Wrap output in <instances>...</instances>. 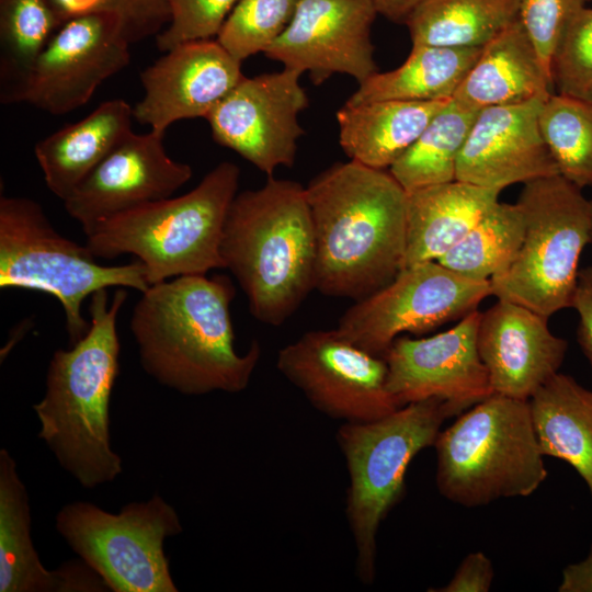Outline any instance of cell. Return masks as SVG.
Returning a JSON list of instances; mask_svg holds the SVG:
<instances>
[{
  "label": "cell",
  "instance_id": "b9f144b4",
  "mask_svg": "<svg viewBox=\"0 0 592 592\" xmlns=\"http://www.w3.org/2000/svg\"><path fill=\"white\" fill-rule=\"evenodd\" d=\"M590 212H591V243H592V200H590Z\"/></svg>",
  "mask_w": 592,
  "mask_h": 592
},
{
  "label": "cell",
  "instance_id": "ac0fdd59",
  "mask_svg": "<svg viewBox=\"0 0 592 592\" xmlns=\"http://www.w3.org/2000/svg\"><path fill=\"white\" fill-rule=\"evenodd\" d=\"M241 65L216 38L177 45L140 73L133 118L163 134L178 121L206 118L244 77Z\"/></svg>",
  "mask_w": 592,
  "mask_h": 592
},
{
  "label": "cell",
  "instance_id": "ffe728a7",
  "mask_svg": "<svg viewBox=\"0 0 592 592\" xmlns=\"http://www.w3.org/2000/svg\"><path fill=\"white\" fill-rule=\"evenodd\" d=\"M567 348L548 318L520 304L498 299L480 315L477 349L493 394L530 400L559 373Z\"/></svg>",
  "mask_w": 592,
  "mask_h": 592
},
{
  "label": "cell",
  "instance_id": "ab89813d",
  "mask_svg": "<svg viewBox=\"0 0 592 592\" xmlns=\"http://www.w3.org/2000/svg\"><path fill=\"white\" fill-rule=\"evenodd\" d=\"M559 592H592V545L588 556L568 565L562 571Z\"/></svg>",
  "mask_w": 592,
  "mask_h": 592
},
{
  "label": "cell",
  "instance_id": "83f0119b",
  "mask_svg": "<svg viewBox=\"0 0 592 592\" xmlns=\"http://www.w3.org/2000/svg\"><path fill=\"white\" fill-rule=\"evenodd\" d=\"M524 0H423L408 16L412 45L483 47L520 19Z\"/></svg>",
  "mask_w": 592,
  "mask_h": 592
},
{
  "label": "cell",
  "instance_id": "277c9868",
  "mask_svg": "<svg viewBox=\"0 0 592 592\" xmlns=\"http://www.w3.org/2000/svg\"><path fill=\"white\" fill-rule=\"evenodd\" d=\"M220 254L244 292L250 314L281 326L316 283V244L306 189L267 177L263 186L235 196Z\"/></svg>",
  "mask_w": 592,
  "mask_h": 592
},
{
  "label": "cell",
  "instance_id": "cb8c5ba5",
  "mask_svg": "<svg viewBox=\"0 0 592 592\" xmlns=\"http://www.w3.org/2000/svg\"><path fill=\"white\" fill-rule=\"evenodd\" d=\"M133 107L123 99L100 104L81 121L65 125L35 145L48 190L66 200L132 130Z\"/></svg>",
  "mask_w": 592,
  "mask_h": 592
},
{
  "label": "cell",
  "instance_id": "603a6c76",
  "mask_svg": "<svg viewBox=\"0 0 592 592\" xmlns=\"http://www.w3.org/2000/svg\"><path fill=\"white\" fill-rule=\"evenodd\" d=\"M500 193L459 180L407 192L402 269L439 261L499 202Z\"/></svg>",
  "mask_w": 592,
  "mask_h": 592
},
{
  "label": "cell",
  "instance_id": "e0dca14e",
  "mask_svg": "<svg viewBox=\"0 0 592 592\" xmlns=\"http://www.w3.org/2000/svg\"><path fill=\"white\" fill-rule=\"evenodd\" d=\"M163 136L132 132L62 201L84 234L114 215L172 196L192 178L190 164L168 156Z\"/></svg>",
  "mask_w": 592,
  "mask_h": 592
},
{
  "label": "cell",
  "instance_id": "d4e9b609",
  "mask_svg": "<svg viewBox=\"0 0 592 592\" xmlns=\"http://www.w3.org/2000/svg\"><path fill=\"white\" fill-rule=\"evenodd\" d=\"M448 101L345 102L337 112L340 146L350 160L389 169Z\"/></svg>",
  "mask_w": 592,
  "mask_h": 592
},
{
  "label": "cell",
  "instance_id": "ba28073f",
  "mask_svg": "<svg viewBox=\"0 0 592 592\" xmlns=\"http://www.w3.org/2000/svg\"><path fill=\"white\" fill-rule=\"evenodd\" d=\"M143 293L150 284L144 264L104 265L87 244L59 234L32 198H0V287L47 293L60 303L70 344L89 330L82 304L107 287Z\"/></svg>",
  "mask_w": 592,
  "mask_h": 592
},
{
  "label": "cell",
  "instance_id": "6da1fadb",
  "mask_svg": "<svg viewBox=\"0 0 592 592\" xmlns=\"http://www.w3.org/2000/svg\"><path fill=\"white\" fill-rule=\"evenodd\" d=\"M229 277L182 275L141 293L130 318L144 371L182 395L244 390L261 357L253 341L244 354L235 348Z\"/></svg>",
  "mask_w": 592,
  "mask_h": 592
},
{
  "label": "cell",
  "instance_id": "8fae6325",
  "mask_svg": "<svg viewBox=\"0 0 592 592\" xmlns=\"http://www.w3.org/2000/svg\"><path fill=\"white\" fill-rule=\"evenodd\" d=\"M492 295L490 281L463 276L437 261L401 269L386 286L355 301L337 330L360 349L384 357L399 334H423L460 320Z\"/></svg>",
  "mask_w": 592,
  "mask_h": 592
},
{
  "label": "cell",
  "instance_id": "3957f363",
  "mask_svg": "<svg viewBox=\"0 0 592 592\" xmlns=\"http://www.w3.org/2000/svg\"><path fill=\"white\" fill-rule=\"evenodd\" d=\"M126 298L124 287L111 301L107 289L91 296L88 332L70 349L54 352L45 394L33 406L38 437L88 489L111 482L122 473V459L111 445L110 401L119 373L116 321Z\"/></svg>",
  "mask_w": 592,
  "mask_h": 592
},
{
  "label": "cell",
  "instance_id": "7402d4cb",
  "mask_svg": "<svg viewBox=\"0 0 592 592\" xmlns=\"http://www.w3.org/2000/svg\"><path fill=\"white\" fill-rule=\"evenodd\" d=\"M553 92V77L517 19L481 48L452 99L480 111L546 99Z\"/></svg>",
  "mask_w": 592,
  "mask_h": 592
},
{
  "label": "cell",
  "instance_id": "484cf974",
  "mask_svg": "<svg viewBox=\"0 0 592 592\" xmlns=\"http://www.w3.org/2000/svg\"><path fill=\"white\" fill-rule=\"evenodd\" d=\"M530 407L543 456L571 465L592 497V390L557 373L530 398Z\"/></svg>",
  "mask_w": 592,
  "mask_h": 592
},
{
  "label": "cell",
  "instance_id": "7a4b0ae2",
  "mask_svg": "<svg viewBox=\"0 0 592 592\" xmlns=\"http://www.w3.org/2000/svg\"><path fill=\"white\" fill-rule=\"evenodd\" d=\"M316 244L315 289L361 300L402 269L407 191L392 174L337 162L305 187Z\"/></svg>",
  "mask_w": 592,
  "mask_h": 592
},
{
  "label": "cell",
  "instance_id": "f35d334b",
  "mask_svg": "<svg viewBox=\"0 0 592 592\" xmlns=\"http://www.w3.org/2000/svg\"><path fill=\"white\" fill-rule=\"evenodd\" d=\"M571 307L578 314L577 341L592 369V266L579 271Z\"/></svg>",
  "mask_w": 592,
  "mask_h": 592
},
{
  "label": "cell",
  "instance_id": "4dcf8cb0",
  "mask_svg": "<svg viewBox=\"0 0 592 592\" xmlns=\"http://www.w3.org/2000/svg\"><path fill=\"white\" fill-rule=\"evenodd\" d=\"M525 229L521 207L496 203L477 225L437 262L473 280L490 281L515 259Z\"/></svg>",
  "mask_w": 592,
  "mask_h": 592
},
{
  "label": "cell",
  "instance_id": "9a60e30c",
  "mask_svg": "<svg viewBox=\"0 0 592 592\" xmlns=\"http://www.w3.org/2000/svg\"><path fill=\"white\" fill-rule=\"evenodd\" d=\"M377 15L369 0H300L264 55L284 68L308 72L316 86L335 73L360 84L378 71L371 38Z\"/></svg>",
  "mask_w": 592,
  "mask_h": 592
},
{
  "label": "cell",
  "instance_id": "74e56055",
  "mask_svg": "<svg viewBox=\"0 0 592 592\" xmlns=\"http://www.w3.org/2000/svg\"><path fill=\"white\" fill-rule=\"evenodd\" d=\"M494 577L492 561L482 551L468 554L459 563L452 579L436 592H488Z\"/></svg>",
  "mask_w": 592,
  "mask_h": 592
},
{
  "label": "cell",
  "instance_id": "60d3db41",
  "mask_svg": "<svg viewBox=\"0 0 592 592\" xmlns=\"http://www.w3.org/2000/svg\"><path fill=\"white\" fill-rule=\"evenodd\" d=\"M378 15L394 23L405 24L411 12L423 0H369Z\"/></svg>",
  "mask_w": 592,
  "mask_h": 592
},
{
  "label": "cell",
  "instance_id": "4316f807",
  "mask_svg": "<svg viewBox=\"0 0 592 592\" xmlns=\"http://www.w3.org/2000/svg\"><path fill=\"white\" fill-rule=\"evenodd\" d=\"M481 48L412 45L407 59L398 68L372 75L358 84L346 103L451 100Z\"/></svg>",
  "mask_w": 592,
  "mask_h": 592
},
{
  "label": "cell",
  "instance_id": "5b68a950",
  "mask_svg": "<svg viewBox=\"0 0 592 592\" xmlns=\"http://www.w3.org/2000/svg\"><path fill=\"white\" fill-rule=\"evenodd\" d=\"M240 170L223 161L190 192L143 204L98 223L87 247L98 259L133 254L150 285L224 269V226L237 195Z\"/></svg>",
  "mask_w": 592,
  "mask_h": 592
},
{
  "label": "cell",
  "instance_id": "d6a6232c",
  "mask_svg": "<svg viewBox=\"0 0 592 592\" xmlns=\"http://www.w3.org/2000/svg\"><path fill=\"white\" fill-rule=\"evenodd\" d=\"M300 0H239L216 39L238 60L264 53L291 23Z\"/></svg>",
  "mask_w": 592,
  "mask_h": 592
},
{
  "label": "cell",
  "instance_id": "d6986e66",
  "mask_svg": "<svg viewBox=\"0 0 592 592\" xmlns=\"http://www.w3.org/2000/svg\"><path fill=\"white\" fill-rule=\"evenodd\" d=\"M544 100L480 110L459 153L456 180L502 191L559 174L539 129Z\"/></svg>",
  "mask_w": 592,
  "mask_h": 592
},
{
  "label": "cell",
  "instance_id": "44dd1931",
  "mask_svg": "<svg viewBox=\"0 0 592 592\" xmlns=\"http://www.w3.org/2000/svg\"><path fill=\"white\" fill-rule=\"evenodd\" d=\"M26 488L11 454L0 451V592H105L102 578L81 558L47 570L31 536Z\"/></svg>",
  "mask_w": 592,
  "mask_h": 592
},
{
  "label": "cell",
  "instance_id": "7c38bea8",
  "mask_svg": "<svg viewBox=\"0 0 592 592\" xmlns=\"http://www.w3.org/2000/svg\"><path fill=\"white\" fill-rule=\"evenodd\" d=\"M276 367L312 407L333 419L368 422L400 408L387 389L385 358L337 329L304 333L280 350Z\"/></svg>",
  "mask_w": 592,
  "mask_h": 592
},
{
  "label": "cell",
  "instance_id": "8992f818",
  "mask_svg": "<svg viewBox=\"0 0 592 592\" xmlns=\"http://www.w3.org/2000/svg\"><path fill=\"white\" fill-rule=\"evenodd\" d=\"M439 492L465 508L527 497L547 478L530 400L492 394L436 436Z\"/></svg>",
  "mask_w": 592,
  "mask_h": 592
},
{
  "label": "cell",
  "instance_id": "d590c367",
  "mask_svg": "<svg viewBox=\"0 0 592 592\" xmlns=\"http://www.w3.org/2000/svg\"><path fill=\"white\" fill-rule=\"evenodd\" d=\"M170 20L156 36L157 48L166 53L177 45L218 36L239 0H166Z\"/></svg>",
  "mask_w": 592,
  "mask_h": 592
},
{
  "label": "cell",
  "instance_id": "5bb4252c",
  "mask_svg": "<svg viewBox=\"0 0 592 592\" xmlns=\"http://www.w3.org/2000/svg\"><path fill=\"white\" fill-rule=\"evenodd\" d=\"M129 46L116 15L92 13L66 21L38 56L25 102L53 115L77 110L129 65Z\"/></svg>",
  "mask_w": 592,
  "mask_h": 592
},
{
  "label": "cell",
  "instance_id": "e575fe53",
  "mask_svg": "<svg viewBox=\"0 0 592 592\" xmlns=\"http://www.w3.org/2000/svg\"><path fill=\"white\" fill-rule=\"evenodd\" d=\"M61 24L92 13L116 15L129 44L157 36L169 23L166 0H48Z\"/></svg>",
  "mask_w": 592,
  "mask_h": 592
},
{
  "label": "cell",
  "instance_id": "2e32d148",
  "mask_svg": "<svg viewBox=\"0 0 592 592\" xmlns=\"http://www.w3.org/2000/svg\"><path fill=\"white\" fill-rule=\"evenodd\" d=\"M480 315L476 309L444 332L392 342L384 358L387 389L399 407L441 398L463 413L493 394L477 349Z\"/></svg>",
  "mask_w": 592,
  "mask_h": 592
},
{
  "label": "cell",
  "instance_id": "9c48e42d",
  "mask_svg": "<svg viewBox=\"0 0 592 592\" xmlns=\"http://www.w3.org/2000/svg\"><path fill=\"white\" fill-rule=\"evenodd\" d=\"M516 203L525 221L522 244L490 280L491 292L549 319L572 305L580 257L591 243L590 200L555 174L525 183Z\"/></svg>",
  "mask_w": 592,
  "mask_h": 592
},
{
  "label": "cell",
  "instance_id": "8d00e7d4",
  "mask_svg": "<svg viewBox=\"0 0 592 592\" xmlns=\"http://www.w3.org/2000/svg\"><path fill=\"white\" fill-rule=\"evenodd\" d=\"M591 0H524L520 13L528 36L546 69L571 19ZM553 77V76H551Z\"/></svg>",
  "mask_w": 592,
  "mask_h": 592
},
{
  "label": "cell",
  "instance_id": "f546056e",
  "mask_svg": "<svg viewBox=\"0 0 592 592\" xmlns=\"http://www.w3.org/2000/svg\"><path fill=\"white\" fill-rule=\"evenodd\" d=\"M478 112L451 99L389 172L407 192L456 180L458 157Z\"/></svg>",
  "mask_w": 592,
  "mask_h": 592
},
{
  "label": "cell",
  "instance_id": "52a82bcc",
  "mask_svg": "<svg viewBox=\"0 0 592 592\" xmlns=\"http://www.w3.org/2000/svg\"><path fill=\"white\" fill-rule=\"evenodd\" d=\"M460 412L448 401L429 398L368 422H345L337 432L350 477L346 519L356 550L358 580L376 577L377 532L405 493V476L414 456L433 446L443 422Z\"/></svg>",
  "mask_w": 592,
  "mask_h": 592
},
{
  "label": "cell",
  "instance_id": "30bf717a",
  "mask_svg": "<svg viewBox=\"0 0 592 592\" xmlns=\"http://www.w3.org/2000/svg\"><path fill=\"white\" fill-rule=\"evenodd\" d=\"M57 532L113 592H177L163 544L182 532L174 508L155 494L114 514L89 502L66 504Z\"/></svg>",
  "mask_w": 592,
  "mask_h": 592
},
{
  "label": "cell",
  "instance_id": "1f68e13d",
  "mask_svg": "<svg viewBox=\"0 0 592 592\" xmlns=\"http://www.w3.org/2000/svg\"><path fill=\"white\" fill-rule=\"evenodd\" d=\"M538 124L559 174L581 190L592 186V102L553 92Z\"/></svg>",
  "mask_w": 592,
  "mask_h": 592
},
{
  "label": "cell",
  "instance_id": "4fadbf2b",
  "mask_svg": "<svg viewBox=\"0 0 592 592\" xmlns=\"http://www.w3.org/2000/svg\"><path fill=\"white\" fill-rule=\"evenodd\" d=\"M300 76L288 68L244 76L206 116L213 139L267 177L293 167L305 134L298 116L309 105Z\"/></svg>",
  "mask_w": 592,
  "mask_h": 592
},
{
  "label": "cell",
  "instance_id": "f1b7e54d",
  "mask_svg": "<svg viewBox=\"0 0 592 592\" xmlns=\"http://www.w3.org/2000/svg\"><path fill=\"white\" fill-rule=\"evenodd\" d=\"M61 23L48 0H0V102H25L37 61Z\"/></svg>",
  "mask_w": 592,
  "mask_h": 592
},
{
  "label": "cell",
  "instance_id": "836d02e7",
  "mask_svg": "<svg viewBox=\"0 0 592 592\" xmlns=\"http://www.w3.org/2000/svg\"><path fill=\"white\" fill-rule=\"evenodd\" d=\"M551 76L558 93L592 102V8L580 10L566 27Z\"/></svg>",
  "mask_w": 592,
  "mask_h": 592
}]
</instances>
